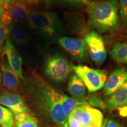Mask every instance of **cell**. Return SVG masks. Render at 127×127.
Masks as SVG:
<instances>
[{
    "instance_id": "obj_1",
    "label": "cell",
    "mask_w": 127,
    "mask_h": 127,
    "mask_svg": "<svg viewBox=\"0 0 127 127\" xmlns=\"http://www.w3.org/2000/svg\"><path fill=\"white\" fill-rule=\"evenodd\" d=\"M25 90L30 99L54 123L64 127L67 117L60 103V93L48 84L36 72L31 74L25 81Z\"/></svg>"
},
{
    "instance_id": "obj_2",
    "label": "cell",
    "mask_w": 127,
    "mask_h": 127,
    "mask_svg": "<svg viewBox=\"0 0 127 127\" xmlns=\"http://www.w3.org/2000/svg\"><path fill=\"white\" fill-rule=\"evenodd\" d=\"M27 24L39 43L45 45L58 40L66 32L59 16L49 11H32Z\"/></svg>"
},
{
    "instance_id": "obj_3",
    "label": "cell",
    "mask_w": 127,
    "mask_h": 127,
    "mask_svg": "<svg viewBox=\"0 0 127 127\" xmlns=\"http://www.w3.org/2000/svg\"><path fill=\"white\" fill-rule=\"evenodd\" d=\"M88 6L89 24L99 32L114 31L119 28L118 0L93 1Z\"/></svg>"
},
{
    "instance_id": "obj_4",
    "label": "cell",
    "mask_w": 127,
    "mask_h": 127,
    "mask_svg": "<svg viewBox=\"0 0 127 127\" xmlns=\"http://www.w3.org/2000/svg\"><path fill=\"white\" fill-rule=\"evenodd\" d=\"M10 34L23 59L27 64L33 65L38 62L39 49L36 41H34L31 34L23 27L17 23H13L8 27Z\"/></svg>"
},
{
    "instance_id": "obj_5",
    "label": "cell",
    "mask_w": 127,
    "mask_h": 127,
    "mask_svg": "<svg viewBox=\"0 0 127 127\" xmlns=\"http://www.w3.org/2000/svg\"><path fill=\"white\" fill-rule=\"evenodd\" d=\"M46 75L57 82H64L73 70V65L68 59L59 54L47 58L44 65Z\"/></svg>"
},
{
    "instance_id": "obj_6",
    "label": "cell",
    "mask_w": 127,
    "mask_h": 127,
    "mask_svg": "<svg viewBox=\"0 0 127 127\" xmlns=\"http://www.w3.org/2000/svg\"><path fill=\"white\" fill-rule=\"evenodd\" d=\"M73 70L85 84L88 92L94 93L104 87L107 74L105 71L79 65L73 66Z\"/></svg>"
},
{
    "instance_id": "obj_7",
    "label": "cell",
    "mask_w": 127,
    "mask_h": 127,
    "mask_svg": "<svg viewBox=\"0 0 127 127\" xmlns=\"http://www.w3.org/2000/svg\"><path fill=\"white\" fill-rule=\"evenodd\" d=\"M69 116L75 119L81 127H101L104 122L102 112L89 105L77 106Z\"/></svg>"
},
{
    "instance_id": "obj_8",
    "label": "cell",
    "mask_w": 127,
    "mask_h": 127,
    "mask_svg": "<svg viewBox=\"0 0 127 127\" xmlns=\"http://www.w3.org/2000/svg\"><path fill=\"white\" fill-rule=\"evenodd\" d=\"M84 40L88 46L91 59L96 65H102L107 58V51L102 38L93 31L87 34Z\"/></svg>"
},
{
    "instance_id": "obj_9",
    "label": "cell",
    "mask_w": 127,
    "mask_h": 127,
    "mask_svg": "<svg viewBox=\"0 0 127 127\" xmlns=\"http://www.w3.org/2000/svg\"><path fill=\"white\" fill-rule=\"evenodd\" d=\"M58 42L76 61L84 62L88 59V48L84 39L63 36L58 39Z\"/></svg>"
},
{
    "instance_id": "obj_10",
    "label": "cell",
    "mask_w": 127,
    "mask_h": 127,
    "mask_svg": "<svg viewBox=\"0 0 127 127\" xmlns=\"http://www.w3.org/2000/svg\"><path fill=\"white\" fill-rule=\"evenodd\" d=\"M2 52L7 57L8 63L11 69L21 80H23L24 76L23 71V57L14 44L10 34L6 39Z\"/></svg>"
},
{
    "instance_id": "obj_11",
    "label": "cell",
    "mask_w": 127,
    "mask_h": 127,
    "mask_svg": "<svg viewBox=\"0 0 127 127\" xmlns=\"http://www.w3.org/2000/svg\"><path fill=\"white\" fill-rule=\"evenodd\" d=\"M0 105L9 109L14 115L23 112H31L23 96L16 93L4 91L0 94Z\"/></svg>"
},
{
    "instance_id": "obj_12",
    "label": "cell",
    "mask_w": 127,
    "mask_h": 127,
    "mask_svg": "<svg viewBox=\"0 0 127 127\" xmlns=\"http://www.w3.org/2000/svg\"><path fill=\"white\" fill-rule=\"evenodd\" d=\"M127 81V69L120 67L112 72L104 87V94L105 96L111 95Z\"/></svg>"
},
{
    "instance_id": "obj_13",
    "label": "cell",
    "mask_w": 127,
    "mask_h": 127,
    "mask_svg": "<svg viewBox=\"0 0 127 127\" xmlns=\"http://www.w3.org/2000/svg\"><path fill=\"white\" fill-rule=\"evenodd\" d=\"M0 69L2 73L3 86L8 91L16 93L18 92L21 85V80L11 69L7 61H4L1 64Z\"/></svg>"
},
{
    "instance_id": "obj_14",
    "label": "cell",
    "mask_w": 127,
    "mask_h": 127,
    "mask_svg": "<svg viewBox=\"0 0 127 127\" xmlns=\"http://www.w3.org/2000/svg\"><path fill=\"white\" fill-rule=\"evenodd\" d=\"M107 108L112 111L127 106V81L111 95L106 103Z\"/></svg>"
},
{
    "instance_id": "obj_15",
    "label": "cell",
    "mask_w": 127,
    "mask_h": 127,
    "mask_svg": "<svg viewBox=\"0 0 127 127\" xmlns=\"http://www.w3.org/2000/svg\"><path fill=\"white\" fill-rule=\"evenodd\" d=\"M7 11L14 23L23 24L27 22L29 16L32 12L28 5L16 1L8 7Z\"/></svg>"
},
{
    "instance_id": "obj_16",
    "label": "cell",
    "mask_w": 127,
    "mask_h": 127,
    "mask_svg": "<svg viewBox=\"0 0 127 127\" xmlns=\"http://www.w3.org/2000/svg\"><path fill=\"white\" fill-rule=\"evenodd\" d=\"M86 86L81 79L77 74H72L68 83L67 91L77 99H85L86 96Z\"/></svg>"
},
{
    "instance_id": "obj_17",
    "label": "cell",
    "mask_w": 127,
    "mask_h": 127,
    "mask_svg": "<svg viewBox=\"0 0 127 127\" xmlns=\"http://www.w3.org/2000/svg\"><path fill=\"white\" fill-rule=\"evenodd\" d=\"M112 60L118 64H127V42H117L109 52Z\"/></svg>"
},
{
    "instance_id": "obj_18",
    "label": "cell",
    "mask_w": 127,
    "mask_h": 127,
    "mask_svg": "<svg viewBox=\"0 0 127 127\" xmlns=\"http://www.w3.org/2000/svg\"><path fill=\"white\" fill-rule=\"evenodd\" d=\"M15 127H38V120L28 112H23L14 115Z\"/></svg>"
},
{
    "instance_id": "obj_19",
    "label": "cell",
    "mask_w": 127,
    "mask_h": 127,
    "mask_svg": "<svg viewBox=\"0 0 127 127\" xmlns=\"http://www.w3.org/2000/svg\"><path fill=\"white\" fill-rule=\"evenodd\" d=\"M93 1H94V0H31V5L45 2L55 3V4L70 5L74 6L88 5Z\"/></svg>"
},
{
    "instance_id": "obj_20",
    "label": "cell",
    "mask_w": 127,
    "mask_h": 127,
    "mask_svg": "<svg viewBox=\"0 0 127 127\" xmlns=\"http://www.w3.org/2000/svg\"><path fill=\"white\" fill-rule=\"evenodd\" d=\"M14 115L9 109L0 105V125L1 127H14Z\"/></svg>"
},
{
    "instance_id": "obj_21",
    "label": "cell",
    "mask_w": 127,
    "mask_h": 127,
    "mask_svg": "<svg viewBox=\"0 0 127 127\" xmlns=\"http://www.w3.org/2000/svg\"><path fill=\"white\" fill-rule=\"evenodd\" d=\"M119 9L123 25L127 28V0H118Z\"/></svg>"
},
{
    "instance_id": "obj_22",
    "label": "cell",
    "mask_w": 127,
    "mask_h": 127,
    "mask_svg": "<svg viewBox=\"0 0 127 127\" xmlns=\"http://www.w3.org/2000/svg\"><path fill=\"white\" fill-rule=\"evenodd\" d=\"M87 101L90 106L99 107L102 109L107 108L106 104H105L104 101H102V98L100 97L99 96H98V95H91V96H89L88 100Z\"/></svg>"
},
{
    "instance_id": "obj_23",
    "label": "cell",
    "mask_w": 127,
    "mask_h": 127,
    "mask_svg": "<svg viewBox=\"0 0 127 127\" xmlns=\"http://www.w3.org/2000/svg\"><path fill=\"white\" fill-rule=\"evenodd\" d=\"M10 34L9 28L3 24H0V51L3 50L7 36Z\"/></svg>"
},
{
    "instance_id": "obj_24",
    "label": "cell",
    "mask_w": 127,
    "mask_h": 127,
    "mask_svg": "<svg viewBox=\"0 0 127 127\" xmlns=\"http://www.w3.org/2000/svg\"><path fill=\"white\" fill-rule=\"evenodd\" d=\"M1 23L7 27H8L10 25H11L12 24L14 23L11 17L9 15V14L7 12V11L5 10V9H4V13H3L2 20H1Z\"/></svg>"
},
{
    "instance_id": "obj_25",
    "label": "cell",
    "mask_w": 127,
    "mask_h": 127,
    "mask_svg": "<svg viewBox=\"0 0 127 127\" xmlns=\"http://www.w3.org/2000/svg\"><path fill=\"white\" fill-rule=\"evenodd\" d=\"M64 127H81L79 124L71 116H68Z\"/></svg>"
},
{
    "instance_id": "obj_26",
    "label": "cell",
    "mask_w": 127,
    "mask_h": 127,
    "mask_svg": "<svg viewBox=\"0 0 127 127\" xmlns=\"http://www.w3.org/2000/svg\"><path fill=\"white\" fill-rule=\"evenodd\" d=\"M16 1L17 0H0V6L5 9L15 3Z\"/></svg>"
},
{
    "instance_id": "obj_27",
    "label": "cell",
    "mask_w": 127,
    "mask_h": 127,
    "mask_svg": "<svg viewBox=\"0 0 127 127\" xmlns=\"http://www.w3.org/2000/svg\"><path fill=\"white\" fill-rule=\"evenodd\" d=\"M106 127H123L120 123L114 120H108Z\"/></svg>"
},
{
    "instance_id": "obj_28",
    "label": "cell",
    "mask_w": 127,
    "mask_h": 127,
    "mask_svg": "<svg viewBox=\"0 0 127 127\" xmlns=\"http://www.w3.org/2000/svg\"><path fill=\"white\" fill-rule=\"evenodd\" d=\"M118 110L120 111V115L123 117H127V107H124L123 108H121L118 109Z\"/></svg>"
},
{
    "instance_id": "obj_29",
    "label": "cell",
    "mask_w": 127,
    "mask_h": 127,
    "mask_svg": "<svg viewBox=\"0 0 127 127\" xmlns=\"http://www.w3.org/2000/svg\"><path fill=\"white\" fill-rule=\"evenodd\" d=\"M3 84H2V73H1V69H0V94H1L3 91H4L3 88Z\"/></svg>"
},
{
    "instance_id": "obj_30",
    "label": "cell",
    "mask_w": 127,
    "mask_h": 127,
    "mask_svg": "<svg viewBox=\"0 0 127 127\" xmlns=\"http://www.w3.org/2000/svg\"><path fill=\"white\" fill-rule=\"evenodd\" d=\"M17 1H18L19 2L28 5H31V0H17Z\"/></svg>"
},
{
    "instance_id": "obj_31",
    "label": "cell",
    "mask_w": 127,
    "mask_h": 127,
    "mask_svg": "<svg viewBox=\"0 0 127 127\" xmlns=\"http://www.w3.org/2000/svg\"><path fill=\"white\" fill-rule=\"evenodd\" d=\"M4 9L2 7L0 6V24L1 23V20H2V17L3 13H4Z\"/></svg>"
},
{
    "instance_id": "obj_32",
    "label": "cell",
    "mask_w": 127,
    "mask_h": 127,
    "mask_svg": "<svg viewBox=\"0 0 127 127\" xmlns=\"http://www.w3.org/2000/svg\"><path fill=\"white\" fill-rule=\"evenodd\" d=\"M108 120V119H105V120L103 122L102 126H101V127H106V125H107V124Z\"/></svg>"
}]
</instances>
